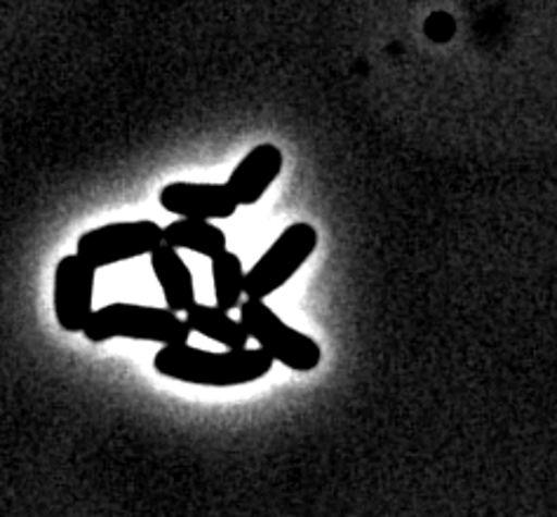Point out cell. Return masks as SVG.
Segmentation results:
<instances>
[{
    "label": "cell",
    "mask_w": 557,
    "mask_h": 517,
    "mask_svg": "<svg viewBox=\"0 0 557 517\" xmlns=\"http://www.w3.org/2000/svg\"><path fill=\"white\" fill-rule=\"evenodd\" d=\"M240 322L243 328L255 338L259 348L295 372H313L322 360V350L315 338L304 334L275 313L267 301L247 299L240 304Z\"/></svg>",
    "instance_id": "obj_3"
},
{
    "label": "cell",
    "mask_w": 557,
    "mask_h": 517,
    "mask_svg": "<svg viewBox=\"0 0 557 517\" xmlns=\"http://www.w3.org/2000/svg\"><path fill=\"white\" fill-rule=\"evenodd\" d=\"M188 322L170 308L141 306V304H109L92 313L85 328L87 342L101 344L109 338H137V342H156L163 346L188 344Z\"/></svg>",
    "instance_id": "obj_2"
},
{
    "label": "cell",
    "mask_w": 557,
    "mask_h": 517,
    "mask_svg": "<svg viewBox=\"0 0 557 517\" xmlns=\"http://www.w3.org/2000/svg\"><path fill=\"white\" fill-rule=\"evenodd\" d=\"M163 243L174 249H190V253L214 259L228 249L226 233L202 219H177L163 229Z\"/></svg>",
    "instance_id": "obj_10"
},
{
    "label": "cell",
    "mask_w": 557,
    "mask_h": 517,
    "mask_svg": "<svg viewBox=\"0 0 557 517\" xmlns=\"http://www.w3.org/2000/svg\"><path fill=\"white\" fill-rule=\"evenodd\" d=\"M97 269L78 255H66L54 269V316L64 332H85L95 313Z\"/></svg>",
    "instance_id": "obj_6"
},
{
    "label": "cell",
    "mask_w": 557,
    "mask_h": 517,
    "mask_svg": "<svg viewBox=\"0 0 557 517\" xmlns=\"http://www.w3.org/2000/svg\"><path fill=\"white\" fill-rule=\"evenodd\" d=\"M188 328L212 338V342L226 346L228 350H240L247 348V342L252 336L243 328L240 320H233L226 310L219 306H208V304H194L186 310Z\"/></svg>",
    "instance_id": "obj_11"
},
{
    "label": "cell",
    "mask_w": 557,
    "mask_h": 517,
    "mask_svg": "<svg viewBox=\"0 0 557 517\" xmlns=\"http://www.w3.org/2000/svg\"><path fill=\"white\" fill-rule=\"evenodd\" d=\"M318 247V231L311 224H292L275 243L259 257V261L245 273L247 299H261L285 287L301 266L311 259Z\"/></svg>",
    "instance_id": "obj_4"
},
{
    "label": "cell",
    "mask_w": 557,
    "mask_h": 517,
    "mask_svg": "<svg viewBox=\"0 0 557 517\" xmlns=\"http://www.w3.org/2000/svg\"><path fill=\"white\" fill-rule=\"evenodd\" d=\"M149 259H151L153 275L158 280L160 290H163V297L170 310H174V313H186L190 306L198 304L194 275H190V269L182 259L180 249L163 243L158 249H153Z\"/></svg>",
    "instance_id": "obj_9"
},
{
    "label": "cell",
    "mask_w": 557,
    "mask_h": 517,
    "mask_svg": "<svg viewBox=\"0 0 557 517\" xmlns=\"http://www.w3.org/2000/svg\"><path fill=\"white\" fill-rule=\"evenodd\" d=\"M160 205L170 214L182 219H231L238 210V200L233 198L226 184H202V182H172L160 190Z\"/></svg>",
    "instance_id": "obj_7"
},
{
    "label": "cell",
    "mask_w": 557,
    "mask_h": 517,
    "mask_svg": "<svg viewBox=\"0 0 557 517\" xmlns=\"http://www.w3.org/2000/svg\"><path fill=\"white\" fill-rule=\"evenodd\" d=\"M285 156L275 144H259L233 168L226 186L238 205H257L283 172Z\"/></svg>",
    "instance_id": "obj_8"
},
{
    "label": "cell",
    "mask_w": 557,
    "mask_h": 517,
    "mask_svg": "<svg viewBox=\"0 0 557 517\" xmlns=\"http://www.w3.org/2000/svg\"><path fill=\"white\" fill-rule=\"evenodd\" d=\"M212 261V283H214V299L216 306L222 310H233L240 308L243 304V294H245V269L243 261L236 253H226L216 255Z\"/></svg>",
    "instance_id": "obj_12"
},
{
    "label": "cell",
    "mask_w": 557,
    "mask_h": 517,
    "mask_svg": "<svg viewBox=\"0 0 557 517\" xmlns=\"http://www.w3.org/2000/svg\"><path fill=\"white\" fill-rule=\"evenodd\" d=\"M273 362L275 360L263 348L212 353L190 344L163 346L153 358V367L163 377L210 389L247 386L267 377Z\"/></svg>",
    "instance_id": "obj_1"
},
{
    "label": "cell",
    "mask_w": 557,
    "mask_h": 517,
    "mask_svg": "<svg viewBox=\"0 0 557 517\" xmlns=\"http://www.w3.org/2000/svg\"><path fill=\"white\" fill-rule=\"evenodd\" d=\"M163 245V226L151 219L139 221H115L85 231L76 243V255L83 257L95 269L151 255Z\"/></svg>",
    "instance_id": "obj_5"
}]
</instances>
